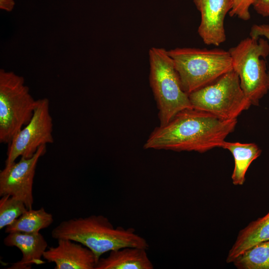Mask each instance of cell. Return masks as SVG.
Wrapping results in <instances>:
<instances>
[{"label":"cell","mask_w":269,"mask_h":269,"mask_svg":"<svg viewBox=\"0 0 269 269\" xmlns=\"http://www.w3.org/2000/svg\"><path fill=\"white\" fill-rule=\"evenodd\" d=\"M53 126L49 100H37L31 120L8 144L5 164L15 161L19 157H31L41 146L52 143Z\"/></svg>","instance_id":"obj_8"},{"label":"cell","mask_w":269,"mask_h":269,"mask_svg":"<svg viewBox=\"0 0 269 269\" xmlns=\"http://www.w3.org/2000/svg\"><path fill=\"white\" fill-rule=\"evenodd\" d=\"M201 14L198 33L207 45L219 46L224 42L226 15L232 9L233 0H193Z\"/></svg>","instance_id":"obj_10"},{"label":"cell","mask_w":269,"mask_h":269,"mask_svg":"<svg viewBox=\"0 0 269 269\" xmlns=\"http://www.w3.org/2000/svg\"><path fill=\"white\" fill-rule=\"evenodd\" d=\"M193 108L210 113L223 120L237 119L252 106L233 70L212 83L189 94Z\"/></svg>","instance_id":"obj_7"},{"label":"cell","mask_w":269,"mask_h":269,"mask_svg":"<svg viewBox=\"0 0 269 269\" xmlns=\"http://www.w3.org/2000/svg\"><path fill=\"white\" fill-rule=\"evenodd\" d=\"M237 119L223 120L194 108L178 113L167 124L156 128L143 148L203 153L221 147Z\"/></svg>","instance_id":"obj_1"},{"label":"cell","mask_w":269,"mask_h":269,"mask_svg":"<svg viewBox=\"0 0 269 269\" xmlns=\"http://www.w3.org/2000/svg\"><path fill=\"white\" fill-rule=\"evenodd\" d=\"M149 59V83L159 110L160 126H162L179 112L193 107L167 50L152 47Z\"/></svg>","instance_id":"obj_4"},{"label":"cell","mask_w":269,"mask_h":269,"mask_svg":"<svg viewBox=\"0 0 269 269\" xmlns=\"http://www.w3.org/2000/svg\"><path fill=\"white\" fill-rule=\"evenodd\" d=\"M232 263L238 269H269V240L245 251Z\"/></svg>","instance_id":"obj_17"},{"label":"cell","mask_w":269,"mask_h":269,"mask_svg":"<svg viewBox=\"0 0 269 269\" xmlns=\"http://www.w3.org/2000/svg\"><path fill=\"white\" fill-rule=\"evenodd\" d=\"M221 147L228 150L234 157L235 165L231 176L233 184L243 185L249 166L260 156L262 149L255 143L228 142L226 140Z\"/></svg>","instance_id":"obj_15"},{"label":"cell","mask_w":269,"mask_h":269,"mask_svg":"<svg viewBox=\"0 0 269 269\" xmlns=\"http://www.w3.org/2000/svg\"><path fill=\"white\" fill-rule=\"evenodd\" d=\"M228 51L246 97L252 105L259 106L269 90L266 63L262 59L269 53V43L262 37L250 36Z\"/></svg>","instance_id":"obj_5"},{"label":"cell","mask_w":269,"mask_h":269,"mask_svg":"<svg viewBox=\"0 0 269 269\" xmlns=\"http://www.w3.org/2000/svg\"><path fill=\"white\" fill-rule=\"evenodd\" d=\"M46 152V145H42L32 157H21L17 162L5 164L0 171V196H13L22 201L28 210L32 209L35 169L39 158Z\"/></svg>","instance_id":"obj_9"},{"label":"cell","mask_w":269,"mask_h":269,"mask_svg":"<svg viewBox=\"0 0 269 269\" xmlns=\"http://www.w3.org/2000/svg\"><path fill=\"white\" fill-rule=\"evenodd\" d=\"M57 240L69 239L90 249L98 260L104 254L124 247L149 248L146 239L135 233L134 229L114 227L106 217L92 215L61 222L51 232Z\"/></svg>","instance_id":"obj_2"},{"label":"cell","mask_w":269,"mask_h":269,"mask_svg":"<svg viewBox=\"0 0 269 269\" xmlns=\"http://www.w3.org/2000/svg\"><path fill=\"white\" fill-rule=\"evenodd\" d=\"M254 0H233L232 9L229 14L231 16H237L243 20H248L251 18L250 7Z\"/></svg>","instance_id":"obj_19"},{"label":"cell","mask_w":269,"mask_h":269,"mask_svg":"<svg viewBox=\"0 0 269 269\" xmlns=\"http://www.w3.org/2000/svg\"><path fill=\"white\" fill-rule=\"evenodd\" d=\"M27 210L24 203L8 195L0 199V229L11 224Z\"/></svg>","instance_id":"obj_18"},{"label":"cell","mask_w":269,"mask_h":269,"mask_svg":"<svg viewBox=\"0 0 269 269\" xmlns=\"http://www.w3.org/2000/svg\"><path fill=\"white\" fill-rule=\"evenodd\" d=\"M15 3L13 0H0V9L7 11H11L14 6Z\"/></svg>","instance_id":"obj_22"},{"label":"cell","mask_w":269,"mask_h":269,"mask_svg":"<svg viewBox=\"0 0 269 269\" xmlns=\"http://www.w3.org/2000/svg\"><path fill=\"white\" fill-rule=\"evenodd\" d=\"M252 6L259 14L269 16V0H254Z\"/></svg>","instance_id":"obj_21"},{"label":"cell","mask_w":269,"mask_h":269,"mask_svg":"<svg viewBox=\"0 0 269 269\" xmlns=\"http://www.w3.org/2000/svg\"><path fill=\"white\" fill-rule=\"evenodd\" d=\"M3 243L6 246L16 247L22 254L21 260L13 263L9 269H29L32 265L45 263L42 258L48 245L39 232L10 233L4 239Z\"/></svg>","instance_id":"obj_12"},{"label":"cell","mask_w":269,"mask_h":269,"mask_svg":"<svg viewBox=\"0 0 269 269\" xmlns=\"http://www.w3.org/2000/svg\"><path fill=\"white\" fill-rule=\"evenodd\" d=\"M57 241V245L49 247L43 256L55 264V269H95L98 260L90 249L73 240Z\"/></svg>","instance_id":"obj_11"},{"label":"cell","mask_w":269,"mask_h":269,"mask_svg":"<svg viewBox=\"0 0 269 269\" xmlns=\"http://www.w3.org/2000/svg\"><path fill=\"white\" fill-rule=\"evenodd\" d=\"M250 36L266 38L269 41V24H255L251 29ZM268 75V85L269 89V72Z\"/></svg>","instance_id":"obj_20"},{"label":"cell","mask_w":269,"mask_h":269,"mask_svg":"<svg viewBox=\"0 0 269 269\" xmlns=\"http://www.w3.org/2000/svg\"><path fill=\"white\" fill-rule=\"evenodd\" d=\"M53 222V216L43 207L37 210H27L11 224L6 227L5 232L37 233L50 226Z\"/></svg>","instance_id":"obj_16"},{"label":"cell","mask_w":269,"mask_h":269,"mask_svg":"<svg viewBox=\"0 0 269 269\" xmlns=\"http://www.w3.org/2000/svg\"><path fill=\"white\" fill-rule=\"evenodd\" d=\"M36 100L30 94L22 77L0 69V143L9 144L16 134L30 121Z\"/></svg>","instance_id":"obj_6"},{"label":"cell","mask_w":269,"mask_h":269,"mask_svg":"<svg viewBox=\"0 0 269 269\" xmlns=\"http://www.w3.org/2000/svg\"><path fill=\"white\" fill-rule=\"evenodd\" d=\"M146 249L127 247L113 250L105 258H100L95 269H153Z\"/></svg>","instance_id":"obj_13"},{"label":"cell","mask_w":269,"mask_h":269,"mask_svg":"<svg viewBox=\"0 0 269 269\" xmlns=\"http://www.w3.org/2000/svg\"><path fill=\"white\" fill-rule=\"evenodd\" d=\"M269 240V212L264 216L251 222L240 231L229 251L226 262L232 263L240 254L252 247Z\"/></svg>","instance_id":"obj_14"},{"label":"cell","mask_w":269,"mask_h":269,"mask_svg":"<svg viewBox=\"0 0 269 269\" xmlns=\"http://www.w3.org/2000/svg\"><path fill=\"white\" fill-rule=\"evenodd\" d=\"M167 52L173 61L182 88L188 95L233 70L229 51L177 48Z\"/></svg>","instance_id":"obj_3"}]
</instances>
